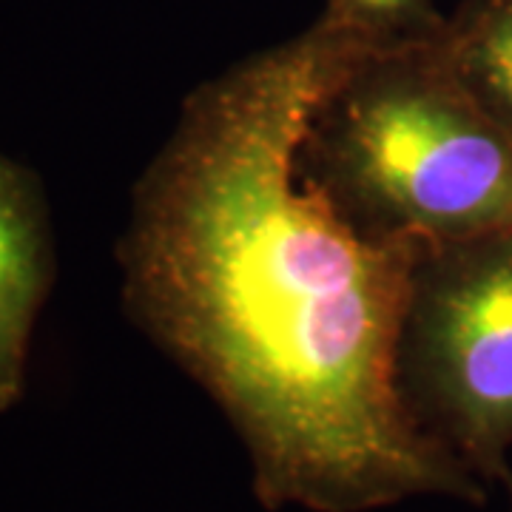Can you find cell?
Listing matches in <instances>:
<instances>
[{
  "instance_id": "cell-1",
  "label": "cell",
  "mask_w": 512,
  "mask_h": 512,
  "mask_svg": "<svg viewBox=\"0 0 512 512\" xmlns=\"http://www.w3.org/2000/svg\"><path fill=\"white\" fill-rule=\"evenodd\" d=\"M373 49L325 6L200 83L117 242L123 311L217 402L271 512L490 498L416 427L396 382L421 242L359 234L299 171L313 109Z\"/></svg>"
},
{
  "instance_id": "cell-4",
  "label": "cell",
  "mask_w": 512,
  "mask_h": 512,
  "mask_svg": "<svg viewBox=\"0 0 512 512\" xmlns=\"http://www.w3.org/2000/svg\"><path fill=\"white\" fill-rule=\"evenodd\" d=\"M55 282V237L43 185L0 154V413L26 390L37 316Z\"/></svg>"
},
{
  "instance_id": "cell-2",
  "label": "cell",
  "mask_w": 512,
  "mask_h": 512,
  "mask_svg": "<svg viewBox=\"0 0 512 512\" xmlns=\"http://www.w3.org/2000/svg\"><path fill=\"white\" fill-rule=\"evenodd\" d=\"M299 171L370 239L512 231V140L450 72L441 37L359 57L313 109Z\"/></svg>"
},
{
  "instance_id": "cell-6",
  "label": "cell",
  "mask_w": 512,
  "mask_h": 512,
  "mask_svg": "<svg viewBox=\"0 0 512 512\" xmlns=\"http://www.w3.org/2000/svg\"><path fill=\"white\" fill-rule=\"evenodd\" d=\"M328 9L382 49L439 40L447 26L433 0H328Z\"/></svg>"
},
{
  "instance_id": "cell-5",
  "label": "cell",
  "mask_w": 512,
  "mask_h": 512,
  "mask_svg": "<svg viewBox=\"0 0 512 512\" xmlns=\"http://www.w3.org/2000/svg\"><path fill=\"white\" fill-rule=\"evenodd\" d=\"M441 52L476 106L512 140V0H461Z\"/></svg>"
},
{
  "instance_id": "cell-3",
  "label": "cell",
  "mask_w": 512,
  "mask_h": 512,
  "mask_svg": "<svg viewBox=\"0 0 512 512\" xmlns=\"http://www.w3.org/2000/svg\"><path fill=\"white\" fill-rule=\"evenodd\" d=\"M396 382L421 433L512 501V231L421 242Z\"/></svg>"
}]
</instances>
